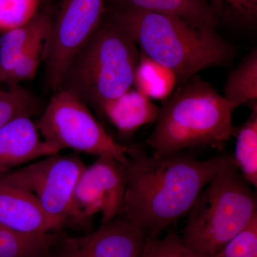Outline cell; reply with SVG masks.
<instances>
[{
    "mask_svg": "<svg viewBox=\"0 0 257 257\" xmlns=\"http://www.w3.org/2000/svg\"><path fill=\"white\" fill-rule=\"evenodd\" d=\"M41 0H0V32L29 23L39 13Z\"/></svg>",
    "mask_w": 257,
    "mask_h": 257,
    "instance_id": "21",
    "label": "cell"
},
{
    "mask_svg": "<svg viewBox=\"0 0 257 257\" xmlns=\"http://www.w3.org/2000/svg\"><path fill=\"white\" fill-rule=\"evenodd\" d=\"M125 189L124 165L111 156L98 157L85 167L76 185L70 225L87 229L96 213H101V224L121 215Z\"/></svg>",
    "mask_w": 257,
    "mask_h": 257,
    "instance_id": "9",
    "label": "cell"
},
{
    "mask_svg": "<svg viewBox=\"0 0 257 257\" xmlns=\"http://www.w3.org/2000/svg\"><path fill=\"white\" fill-rule=\"evenodd\" d=\"M106 10H143L176 15L216 28L217 19L206 0H106Z\"/></svg>",
    "mask_w": 257,
    "mask_h": 257,
    "instance_id": "15",
    "label": "cell"
},
{
    "mask_svg": "<svg viewBox=\"0 0 257 257\" xmlns=\"http://www.w3.org/2000/svg\"><path fill=\"white\" fill-rule=\"evenodd\" d=\"M237 107L194 76L166 99L147 146L160 156L197 147L221 150L236 135L232 114Z\"/></svg>",
    "mask_w": 257,
    "mask_h": 257,
    "instance_id": "3",
    "label": "cell"
},
{
    "mask_svg": "<svg viewBox=\"0 0 257 257\" xmlns=\"http://www.w3.org/2000/svg\"><path fill=\"white\" fill-rule=\"evenodd\" d=\"M210 257H257V215L224 247Z\"/></svg>",
    "mask_w": 257,
    "mask_h": 257,
    "instance_id": "23",
    "label": "cell"
},
{
    "mask_svg": "<svg viewBox=\"0 0 257 257\" xmlns=\"http://www.w3.org/2000/svg\"><path fill=\"white\" fill-rule=\"evenodd\" d=\"M232 158L244 180L256 189L257 107L251 109L246 122L238 130Z\"/></svg>",
    "mask_w": 257,
    "mask_h": 257,
    "instance_id": "19",
    "label": "cell"
},
{
    "mask_svg": "<svg viewBox=\"0 0 257 257\" xmlns=\"http://www.w3.org/2000/svg\"><path fill=\"white\" fill-rule=\"evenodd\" d=\"M234 165L223 166L203 189L181 236L198 257H210L246 227L257 215L256 193Z\"/></svg>",
    "mask_w": 257,
    "mask_h": 257,
    "instance_id": "5",
    "label": "cell"
},
{
    "mask_svg": "<svg viewBox=\"0 0 257 257\" xmlns=\"http://www.w3.org/2000/svg\"><path fill=\"white\" fill-rule=\"evenodd\" d=\"M142 257H198L184 245L178 234H170L163 239L147 240Z\"/></svg>",
    "mask_w": 257,
    "mask_h": 257,
    "instance_id": "25",
    "label": "cell"
},
{
    "mask_svg": "<svg viewBox=\"0 0 257 257\" xmlns=\"http://www.w3.org/2000/svg\"><path fill=\"white\" fill-rule=\"evenodd\" d=\"M106 0H62L52 22L44 58L49 87L60 89L74 56L99 27L106 12Z\"/></svg>",
    "mask_w": 257,
    "mask_h": 257,
    "instance_id": "8",
    "label": "cell"
},
{
    "mask_svg": "<svg viewBox=\"0 0 257 257\" xmlns=\"http://www.w3.org/2000/svg\"><path fill=\"white\" fill-rule=\"evenodd\" d=\"M177 83V77L167 68L140 52L133 85L135 89L150 99H167Z\"/></svg>",
    "mask_w": 257,
    "mask_h": 257,
    "instance_id": "17",
    "label": "cell"
},
{
    "mask_svg": "<svg viewBox=\"0 0 257 257\" xmlns=\"http://www.w3.org/2000/svg\"><path fill=\"white\" fill-rule=\"evenodd\" d=\"M224 97L239 106L257 107V51H251L229 74L224 88Z\"/></svg>",
    "mask_w": 257,
    "mask_h": 257,
    "instance_id": "18",
    "label": "cell"
},
{
    "mask_svg": "<svg viewBox=\"0 0 257 257\" xmlns=\"http://www.w3.org/2000/svg\"><path fill=\"white\" fill-rule=\"evenodd\" d=\"M33 104L30 94L19 84L0 90V128L19 116L30 115Z\"/></svg>",
    "mask_w": 257,
    "mask_h": 257,
    "instance_id": "22",
    "label": "cell"
},
{
    "mask_svg": "<svg viewBox=\"0 0 257 257\" xmlns=\"http://www.w3.org/2000/svg\"><path fill=\"white\" fill-rule=\"evenodd\" d=\"M85 167L78 155L57 154L0 174V180L31 194L49 216L67 226L70 225L74 189Z\"/></svg>",
    "mask_w": 257,
    "mask_h": 257,
    "instance_id": "7",
    "label": "cell"
},
{
    "mask_svg": "<svg viewBox=\"0 0 257 257\" xmlns=\"http://www.w3.org/2000/svg\"><path fill=\"white\" fill-rule=\"evenodd\" d=\"M53 18L38 13L29 23L0 37V82H5L15 62L30 48L47 43L52 32Z\"/></svg>",
    "mask_w": 257,
    "mask_h": 257,
    "instance_id": "13",
    "label": "cell"
},
{
    "mask_svg": "<svg viewBox=\"0 0 257 257\" xmlns=\"http://www.w3.org/2000/svg\"><path fill=\"white\" fill-rule=\"evenodd\" d=\"M218 22L237 27L256 23L257 0H206Z\"/></svg>",
    "mask_w": 257,
    "mask_h": 257,
    "instance_id": "20",
    "label": "cell"
},
{
    "mask_svg": "<svg viewBox=\"0 0 257 257\" xmlns=\"http://www.w3.org/2000/svg\"><path fill=\"white\" fill-rule=\"evenodd\" d=\"M60 150L40 138L37 124L30 115H21L0 128V174Z\"/></svg>",
    "mask_w": 257,
    "mask_h": 257,
    "instance_id": "11",
    "label": "cell"
},
{
    "mask_svg": "<svg viewBox=\"0 0 257 257\" xmlns=\"http://www.w3.org/2000/svg\"><path fill=\"white\" fill-rule=\"evenodd\" d=\"M121 215L145 241L157 239L175 221L188 214L203 189L232 155L199 160L187 154L150 155L128 147Z\"/></svg>",
    "mask_w": 257,
    "mask_h": 257,
    "instance_id": "1",
    "label": "cell"
},
{
    "mask_svg": "<svg viewBox=\"0 0 257 257\" xmlns=\"http://www.w3.org/2000/svg\"><path fill=\"white\" fill-rule=\"evenodd\" d=\"M0 225L28 233L60 232L66 227L49 216L31 194L1 180Z\"/></svg>",
    "mask_w": 257,
    "mask_h": 257,
    "instance_id": "12",
    "label": "cell"
},
{
    "mask_svg": "<svg viewBox=\"0 0 257 257\" xmlns=\"http://www.w3.org/2000/svg\"><path fill=\"white\" fill-rule=\"evenodd\" d=\"M43 140L60 151L70 149L89 155L111 156L123 165L128 147L116 143L73 93L60 89L36 123Z\"/></svg>",
    "mask_w": 257,
    "mask_h": 257,
    "instance_id": "6",
    "label": "cell"
},
{
    "mask_svg": "<svg viewBox=\"0 0 257 257\" xmlns=\"http://www.w3.org/2000/svg\"><path fill=\"white\" fill-rule=\"evenodd\" d=\"M60 232L28 233L0 225V257H50Z\"/></svg>",
    "mask_w": 257,
    "mask_h": 257,
    "instance_id": "16",
    "label": "cell"
},
{
    "mask_svg": "<svg viewBox=\"0 0 257 257\" xmlns=\"http://www.w3.org/2000/svg\"><path fill=\"white\" fill-rule=\"evenodd\" d=\"M99 112L120 133L128 135L157 121L160 107L147 96L130 88L124 94L106 103Z\"/></svg>",
    "mask_w": 257,
    "mask_h": 257,
    "instance_id": "14",
    "label": "cell"
},
{
    "mask_svg": "<svg viewBox=\"0 0 257 257\" xmlns=\"http://www.w3.org/2000/svg\"><path fill=\"white\" fill-rule=\"evenodd\" d=\"M46 44H38L22 55L15 62L5 83L11 86L18 85L20 83L33 79L37 73L40 60L42 57L44 58Z\"/></svg>",
    "mask_w": 257,
    "mask_h": 257,
    "instance_id": "24",
    "label": "cell"
},
{
    "mask_svg": "<svg viewBox=\"0 0 257 257\" xmlns=\"http://www.w3.org/2000/svg\"><path fill=\"white\" fill-rule=\"evenodd\" d=\"M145 238L120 215L80 236L62 237L50 257H142Z\"/></svg>",
    "mask_w": 257,
    "mask_h": 257,
    "instance_id": "10",
    "label": "cell"
},
{
    "mask_svg": "<svg viewBox=\"0 0 257 257\" xmlns=\"http://www.w3.org/2000/svg\"><path fill=\"white\" fill-rule=\"evenodd\" d=\"M105 15L142 52L187 82L203 69L226 65L235 50L216 28L176 15L143 10H108Z\"/></svg>",
    "mask_w": 257,
    "mask_h": 257,
    "instance_id": "2",
    "label": "cell"
},
{
    "mask_svg": "<svg viewBox=\"0 0 257 257\" xmlns=\"http://www.w3.org/2000/svg\"><path fill=\"white\" fill-rule=\"evenodd\" d=\"M139 57L133 39L104 14L69 64L60 89L73 93L100 111L106 103L133 85Z\"/></svg>",
    "mask_w": 257,
    "mask_h": 257,
    "instance_id": "4",
    "label": "cell"
}]
</instances>
